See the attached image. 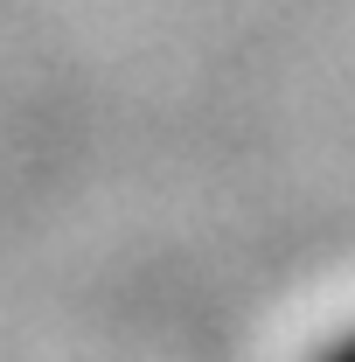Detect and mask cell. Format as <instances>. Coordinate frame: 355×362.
Returning a JSON list of instances; mask_svg holds the SVG:
<instances>
[{
    "label": "cell",
    "instance_id": "cell-1",
    "mask_svg": "<svg viewBox=\"0 0 355 362\" xmlns=\"http://www.w3.org/2000/svg\"><path fill=\"white\" fill-rule=\"evenodd\" d=\"M313 362H355V327H342V334H334V341H327Z\"/></svg>",
    "mask_w": 355,
    "mask_h": 362
}]
</instances>
